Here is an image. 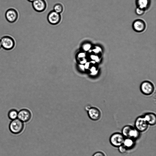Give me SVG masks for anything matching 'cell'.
<instances>
[{
  "instance_id": "22",
  "label": "cell",
  "mask_w": 156,
  "mask_h": 156,
  "mask_svg": "<svg viewBox=\"0 0 156 156\" xmlns=\"http://www.w3.org/2000/svg\"><path fill=\"white\" fill-rule=\"evenodd\" d=\"M2 48V44L1 42V40L0 39V49Z\"/></svg>"
},
{
  "instance_id": "4",
  "label": "cell",
  "mask_w": 156,
  "mask_h": 156,
  "mask_svg": "<svg viewBox=\"0 0 156 156\" xmlns=\"http://www.w3.org/2000/svg\"><path fill=\"white\" fill-rule=\"evenodd\" d=\"M0 40L2 48L5 50H11L15 46V41L11 36L8 35L4 36L2 37Z\"/></svg>"
},
{
  "instance_id": "19",
  "label": "cell",
  "mask_w": 156,
  "mask_h": 156,
  "mask_svg": "<svg viewBox=\"0 0 156 156\" xmlns=\"http://www.w3.org/2000/svg\"><path fill=\"white\" fill-rule=\"evenodd\" d=\"M144 9L139 7H138L136 10V13L138 15H141L143 14L144 12Z\"/></svg>"
},
{
  "instance_id": "8",
  "label": "cell",
  "mask_w": 156,
  "mask_h": 156,
  "mask_svg": "<svg viewBox=\"0 0 156 156\" xmlns=\"http://www.w3.org/2000/svg\"><path fill=\"white\" fill-rule=\"evenodd\" d=\"M47 19L49 23L52 25H56L61 21V16L60 14L54 11H52L48 13Z\"/></svg>"
},
{
  "instance_id": "14",
  "label": "cell",
  "mask_w": 156,
  "mask_h": 156,
  "mask_svg": "<svg viewBox=\"0 0 156 156\" xmlns=\"http://www.w3.org/2000/svg\"><path fill=\"white\" fill-rule=\"evenodd\" d=\"M134 140L129 138H125L123 145L128 150L132 148L135 144Z\"/></svg>"
},
{
  "instance_id": "9",
  "label": "cell",
  "mask_w": 156,
  "mask_h": 156,
  "mask_svg": "<svg viewBox=\"0 0 156 156\" xmlns=\"http://www.w3.org/2000/svg\"><path fill=\"white\" fill-rule=\"evenodd\" d=\"M87 112L89 118L93 121H97L101 117V112L96 107L90 108L88 109Z\"/></svg>"
},
{
  "instance_id": "17",
  "label": "cell",
  "mask_w": 156,
  "mask_h": 156,
  "mask_svg": "<svg viewBox=\"0 0 156 156\" xmlns=\"http://www.w3.org/2000/svg\"><path fill=\"white\" fill-rule=\"evenodd\" d=\"M54 11L60 14L63 10V7L60 3H58L55 4L53 7Z\"/></svg>"
},
{
  "instance_id": "12",
  "label": "cell",
  "mask_w": 156,
  "mask_h": 156,
  "mask_svg": "<svg viewBox=\"0 0 156 156\" xmlns=\"http://www.w3.org/2000/svg\"><path fill=\"white\" fill-rule=\"evenodd\" d=\"M149 125L153 126L156 123L155 114L151 112H147L143 115Z\"/></svg>"
},
{
  "instance_id": "5",
  "label": "cell",
  "mask_w": 156,
  "mask_h": 156,
  "mask_svg": "<svg viewBox=\"0 0 156 156\" xmlns=\"http://www.w3.org/2000/svg\"><path fill=\"white\" fill-rule=\"evenodd\" d=\"M148 125L143 115L138 117L135 122V128L140 132H143L147 130Z\"/></svg>"
},
{
  "instance_id": "13",
  "label": "cell",
  "mask_w": 156,
  "mask_h": 156,
  "mask_svg": "<svg viewBox=\"0 0 156 156\" xmlns=\"http://www.w3.org/2000/svg\"><path fill=\"white\" fill-rule=\"evenodd\" d=\"M133 27L134 29L136 31L140 32L144 31L146 27L144 21L142 20H138L134 21Z\"/></svg>"
},
{
  "instance_id": "1",
  "label": "cell",
  "mask_w": 156,
  "mask_h": 156,
  "mask_svg": "<svg viewBox=\"0 0 156 156\" xmlns=\"http://www.w3.org/2000/svg\"><path fill=\"white\" fill-rule=\"evenodd\" d=\"M122 134L125 138H129L134 140L138 138L140 132L135 127L130 125H126L122 129Z\"/></svg>"
},
{
  "instance_id": "20",
  "label": "cell",
  "mask_w": 156,
  "mask_h": 156,
  "mask_svg": "<svg viewBox=\"0 0 156 156\" xmlns=\"http://www.w3.org/2000/svg\"><path fill=\"white\" fill-rule=\"evenodd\" d=\"M92 156H105V154L102 152L98 151L95 153Z\"/></svg>"
},
{
  "instance_id": "10",
  "label": "cell",
  "mask_w": 156,
  "mask_h": 156,
  "mask_svg": "<svg viewBox=\"0 0 156 156\" xmlns=\"http://www.w3.org/2000/svg\"><path fill=\"white\" fill-rule=\"evenodd\" d=\"M31 117L30 112L26 109H23L18 112L17 118L23 122L29 121Z\"/></svg>"
},
{
  "instance_id": "11",
  "label": "cell",
  "mask_w": 156,
  "mask_h": 156,
  "mask_svg": "<svg viewBox=\"0 0 156 156\" xmlns=\"http://www.w3.org/2000/svg\"><path fill=\"white\" fill-rule=\"evenodd\" d=\"M32 2L34 9L37 12H43L46 8L47 4L45 0H35Z\"/></svg>"
},
{
  "instance_id": "15",
  "label": "cell",
  "mask_w": 156,
  "mask_h": 156,
  "mask_svg": "<svg viewBox=\"0 0 156 156\" xmlns=\"http://www.w3.org/2000/svg\"><path fill=\"white\" fill-rule=\"evenodd\" d=\"M150 2L151 0H136L138 7L144 9L148 7Z\"/></svg>"
},
{
  "instance_id": "18",
  "label": "cell",
  "mask_w": 156,
  "mask_h": 156,
  "mask_svg": "<svg viewBox=\"0 0 156 156\" xmlns=\"http://www.w3.org/2000/svg\"><path fill=\"white\" fill-rule=\"evenodd\" d=\"M118 148L119 151L122 154L126 153L128 150L123 145L120 146Z\"/></svg>"
},
{
  "instance_id": "6",
  "label": "cell",
  "mask_w": 156,
  "mask_h": 156,
  "mask_svg": "<svg viewBox=\"0 0 156 156\" xmlns=\"http://www.w3.org/2000/svg\"><path fill=\"white\" fill-rule=\"evenodd\" d=\"M125 138L122 133H115L111 135L109 141L113 146L118 147L123 145Z\"/></svg>"
},
{
  "instance_id": "3",
  "label": "cell",
  "mask_w": 156,
  "mask_h": 156,
  "mask_svg": "<svg viewBox=\"0 0 156 156\" xmlns=\"http://www.w3.org/2000/svg\"><path fill=\"white\" fill-rule=\"evenodd\" d=\"M140 89L143 94L148 96L153 93L154 90V87L153 84L151 81L145 80L141 83Z\"/></svg>"
},
{
  "instance_id": "23",
  "label": "cell",
  "mask_w": 156,
  "mask_h": 156,
  "mask_svg": "<svg viewBox=\"0 0 156 156\" xmlns=\"http://www.w3.org/2000/svg\"><path fill=\"white\" fill-rule=\"evenodd\" d=\"M28 1L32 2L35 0H27Z\"/></svg>"
},
{
  "instance_id": "16",
  "label": "cell",
  "mask_w": 156,
  "mask_h": 156,
  "mask_svg": "<svg viewBox=\"0 0 156 156\" xmlns=\"http://www.w3.org/2000/svg\"><path fill=\"white\" fill-rule=\"evenodd\" d=\"M18 112L16 109H12L9 111L8 115L9 119L13 120L17 118Z\"/></svg>"
},
{
  "instance_id": "7",
  "label": "cell",
  "mask_w": 156,
  "mask_h": 156,
  "mask_svg": "<svg viewBox=\"0 0 156 156\" xmlns=\"http://www.w3.org/2000/svg\"><path fill=\"white\" fill-rule=\"evenodd\" d=\"M5 17L8 22L11 23H13L17 20L18 17V13L15 9L10 8L6 11Z\"/></svg>"
},
{
  "instance_id": "21",
  "label": "cell",
  "mask_w": 156,
  "mask_h": 156,
  "mask_svg": "<svg viewBox=\"0 0 156 156\" xmlns=\"http://www.w3.org/2000/svg\"><path fill=\"white\" fill-rule=\"evenodd\" d=\"M90 45L88 44H86L84 46V48L85 50H88L90 48Z\"/></svg>"
},
{
  "instance_id": "2",
  "label": "cell",
  "mask_w": 156,
  "mask_h": 156,
  "mask_svg": "<svg viewBox=\"0 0 156 156\" xmlns=\"http://www.w3.org/2000/svg\"><path fill=\"white\" fill-rule=\"evenodd\" d=\"M9 128L12 133L18 134L23 130L24 124L23 122L17 118L11 121L9 124Z\"/></svg>"
}]
</instances>
